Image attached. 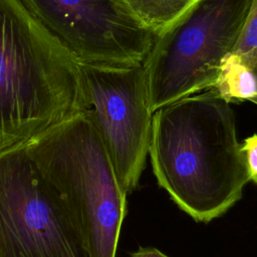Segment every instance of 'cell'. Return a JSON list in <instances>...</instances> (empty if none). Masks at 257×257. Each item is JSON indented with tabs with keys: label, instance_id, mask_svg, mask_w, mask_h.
Masks as SVG:
<instances>
[{
	"label": "cell",
	"instance_id": "obj_1",
	"mask_svg": "<svg viewBox=\"0 0 257 257\" xmlns=\"http://www.w3.org/2000/svg\"><path fill=\"white\" fill-rule=\"evenodd\" d=\"M149 157L158 185L196 222L224 215L249 182L235 113L213 89L153 113Z\"/></svg>",
	"mask_w": 257,
	"mask_h": 257
},
{
	"label": "cell",
	"instance_id": "obj_2",
	"mask_svg": "<svg viewBox=\"0 0 257 257\" xmlns=\"http://www.w3.org/2000/svg\"><path fill=\"white\" fill-rule=\"evenodd\" d=\"M82 109L76 59L18 0H0V153Z\"/></svg>",
	"mask_w": 257,
	"mask_h": 257
},
{
	"label": "cell",
	"instance_id": "obj_3",
	"mask_svg": "<svg viewBox=\"0 0 257 257\" xmlns=\"http://www.w3.org/2000/svg\"><path fill=\"white\" fill-rule=\"evenodd\" d=\"M89 257H116L126 193L86 109L23 144Z\"/></svg>",
	"mask_w": 257,
	"mask_h": 257
},
{
	"label": "cell",
	"instance_id": "obj_4",
	"mask_svg": "<svg viewBox=\"0 0 257 257\" xmlns=\"http://www.w3.org/2000/svg\"><path fill=\"white\" fill-rule=\"evenodd\" d=\"M251 0H195L155 36L144 61L154 113L213 88L223 60L239 40Z\"/></svg>",
	"mask_w": 257,
	"mask_h": 257
},
{
	"label": "cell",
	"instance_id": "obj_5",
	"mask_svg": "<svg viewBox=\"0 0 257 257\" xmlns=\"http://www.w3.org/2000/svg\"><path fill=\"white\" fill-rule=\"evenodd\" d=\"M0 257H89L23 145L0 153Z\"/></svg>",
	"mask_w": 257,
	"mask_h": 257
},
{
	"label": "cell",
	"instance_id": "obj_6",
	"mask_svg": "<svg viewBox=\"0 0 257 257\" xmlns=\"http://www.w3.org/2000/svg\"><path fill=\"white\" fill-rule=\"evenodd\" d=\"M88 110L126 194L138 186L149 157L153 112L144 64L108 67L79 64Z\"/></svg>",
	"mask_w": 257,
	"mask_h": 257
},
{
	"label": "cell",
	"instance_id": "obj_7",
	"mask_svg": "<svg viewBox=\"0 0 257 257\" xmlns=\"http://www.w3.org/2000/svg\"><path fill=\"white\" fill-rule=\"evenodd\" d=\"M78 64H143L155 34L123 0H18Z\"/></svg>",
	"mask_w": 257,
	"mask_h": 257
},
{
	"label": "cell",
	"instance_id": "obj_8",
	"mask_svg": "<svg viewBox=\"0 0 257 257\" xmlns=\"http://www.w3.org/2000/svg\"><path fill=\"white\" fill-rule=\"evenodd\" d=\"M213 89L227 102L249 100L257 94V76L235 53L223 60L220 73Z\"/></svg>",
	"mask_w": 257,
	"mask_h": 257
},
{
	"label": "cell",
	"instance_id": "obj_9",
	"mask_svg": "<svg viewBox=\"0 0 257 257\" xmlns=\"http://www.w3.org/2000/svg\"><path fill=\"white\" fill-rule=\"evenodd\" d=\"M137 19L155 35L177 20L195 0H123Z\"/></svg>",
	"mask_w": 257,
	"mask_h": 257
},
{
	"label": "cell",
	"instance_id": "obj_10",
	"mask_svg": "<svg viewBox=\"0 0 257 257\" xmlns=\"http://www.w3.org/2000/svg\"><path fill=\"white\" fill-rule=\"evenodd\" d=\"M232 53L237 54L257 76V0H251L243 30Z\"/></svg>",
	"mask_w": 257,
	"mask_h": 257
},
{
	"label": "cell",
	"instance_id": "obj_11",
	"mask_svg": "<svg viewBox=\"0 0 257 257\" xmlns=\"http://www.w3.org/2000/svg\"><path fill=\"white\" fill-rule=\"evenodd\" d=\"M249 182L257 184V134L246 138L241 144Z\"/></svg>",
	"mask_w": 257,
	"mask_h": 257
},
{
	"label": "cell",
	"instance_id": "obj_12",
	"mask_svg": "<svg viewBox=\"0 0 257 257\" xmlns=\"http://www.w3.org/2000/svg\"><path fill=\"white\" fill-rule=\"evenodd\" d=\"M131 257H169L160 250L153 247H139L131 253Z\"/></svg>",
	"mask_w": 257,
	"mask_h": 257
},
{
	"label": "cell",
	"instance_id": "obj_13",
	"mask_svg": "<svg viewBox=\"0 0 257 257\" xmlns=\"http://www.w3.org/2000/svg\"><path fill=\"white\" fill-rule=\"evenodd\" d=\"M248 101H251V102H253V103H255V104L257 105V94H256V95H254L253 97H251Z\"/></svg>",
	"mask_w": 257,
	"mask_h": 257
}]
</instances>
